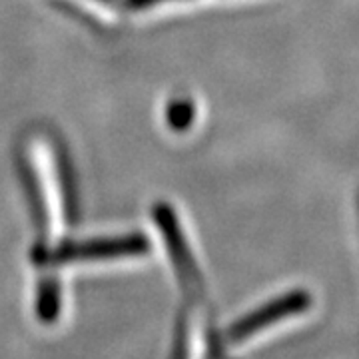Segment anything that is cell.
<instances>
[{"label": "cell", "mask_w": 359, "mask_h": 359, "mask_svg": "<svg viewBox=\"0 0 359 359\" xmlns=\"http://www.w3.org/2000/svg\"><path fill=\"white\" fill-rule=\"evenodd\" d=\"M150 252V240L144 233H124L112 238H92L82 242H62L54 250L46 245H34L32 262L42 271L58 268L65 264L78 262H102V259H120V257L144 256Z\"/></svg>", "instance_id": "cell-1"}, {"label": "cell", "mask_w": 359, "mask_h": 359, "mask_svg": "<svg viewBox=\"0 0 359 359\" xmlns=\"http://www.w3.org/2000/svg\"><path fill=\"white\" fill-rule=\"evenodd\" d=\"M152 216H154L158 230L164 238V244L170 252V259L174 264L182 290L192 299H202L204 297V280H202L200 268L190 252V245L186 242V236L182 233V228H180L178 218H176L172 205L164 204V202L156 204Z\"/></svg>", "instance_id": "cell-2"}, {"label": "cell", "mask_w": 359, "mask_h": 359, "mask_svg": "<svg viewBox=\"0 0 359 359\" xmlns=\"http://www.w3.org/2000/svg\"><path fill=\"white\" fill-rule=\"evenodd\" d=\"M309 308V295L306 292H292L285 294L273 302H269L268 306L252 311L250 316H245L240 321H236L230 330L226 332V341L230 346H238L244 344L250 337H254L259 332L268 330L271 325L280 323L285 318L297 316L302 311Z\"/></svg>", "instance_id": "cell-3"}, {"label": "cell", "mask_w": 359, "mask_h": 359, "mask_svg": "<svg viewBox=\"0 0 359 359\" xmlns=\"http://www.w3.org/2000/svg\"><path fill=\"white\" fill-rule=\"evenodd\" d=\"M18 172H20V180L25 184L26 198L30 204V214L34 219V226L39 230L40 238L36 244L46 245V231H48V216H46V204H44V196H42V188L40 182L36 178V172L32 170V166L26 160H18Z\"/></svg>", "instance_id": "cell-4"}, {"label": "cell", "mask_w": 359, "mask_h": 359, "mask_svg": "<svg viewBox=\"0 0 359 359\" xmlns=\"http://www.w3.org/2000/svg\"><path fill=\"white\" fill-rule=\"evenodd\" d=\"M58 174H60V188H62V202H65V216L70 228H76L80 222V200H78V188L72 162L68 160L65 152L58 154Z\"/></svg>", "instance_id": "cell-5"}, {"label": "cell", "mask_w": 359, "mask_h": 359, "mask_svg": "<svg viewBox=\"0 0 359 359\" xmlns=\"http://www.w3.org/2000/svg\"><path fill=\"white\" fill-rule=\"evenodd\" d=\"M194 104L192 100L188 98H180V100H174L166 108V120L168 124L172 126V130L176 132H182V130L190 128V124L194 122Z\"/></svg>", "instance_id": "cell-6"}, {"label": "cell", "mask_w": 359, "mask_h": 359, "mask_svg": "<svg viewBox=\"0 0 359 359\" xmlns=\"http://www.w3.org/2000/svg\"><path fill=\"white\" fill-rule=\"evenodd\" d=\"M160 2H166V0H118V4L122 8H130V11H144V8L160 4Z\"/></svg>", "instance_id": "cell-7"}]
</instances>
